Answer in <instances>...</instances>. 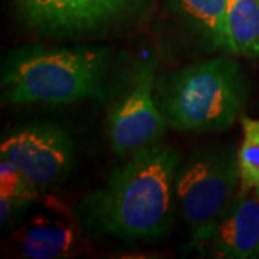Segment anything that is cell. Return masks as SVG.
<instances>
[{"mask_svg": "<svg viewBox=\"0 0 259 259\" xmlns=\"http://www.w3.org/2000/svg\"><path fill=\"white\" fill-rule=\"evenodd\" d=\"M125 158L101 187L79 200L78 222L94 236L127 243L163 239L177 212L175 179L182 154L157 141Z\"/></svg>", "mask_w": 259, "mask_h": 259, "instance_id": "1", "label": "cell"}, {"mask_svg": "<svg viewBox=\"0 0 259 259\" xmlns=\"http://www.w3.org/2000/svg\"><path fill=\"white\" fill-rule=\"evenodd\" d=\"M114 55L107 47L25 45L2 64V101L12 105H68L97 98L110 87Z\"/></svg>", "mask_w": 259, "mask_h": 259, "instance_id": "2", "label": "cell"}, {"mask_svg": "<svg viewBox=\"0 0 259 259\" xmlns=\"http://www.w3.org/2000/svg\"><path fill=\"white\" fill-rule=\"evenodd\" d=\"M232 54H219L157 78L156 100L167 128L223 131L242 115L249 88Z\"/></svg>", "mask_w": 259, "mask_h": 259, "instance_id": "3", "label": "cell"}, {"mask_svg": "<svg viewBox=\"0 0 259 259\" xmlns=\"http://www.w3.org/2000/svg\"><path fill=\"white\" fill-rule=\"evenodd\" d=\"M157 0H13L30 35L56 42H97L130 35L150 18Z\"/></svg>", "mask_w": 259, "mask_h": 259, "instance_id": "4", "label": "cell"}, {"mask_svg": "<svg viewBox=\"0 0 259 259\" xmlns=\"http://www.w3.org/2000/svg\"><path fill=\"white\" fill-rule=\"evenodd\" d=\"M241 173L231 146H204L180 163L175 179L176 210L200 241L238 196Z\"/></svg>", "mask_w": 259, "mask_h": 259, "instance_id": "5", "label": "cell"}, {"mask_svg": "<svg viewBox=\"0 0 259 259\" xmlns=\"http://www.w3.org/2000/svg\"><path fill=\"white\" fill-rule=\"evenodd\" d=\"M158 59H140L122 93L108 110V137L120 157L160 141L167 124L156 100Z\"/></svg>", "mask_w": 259, "mask_h": 259, "instance_id": "6", "label": "cell"}, {"mask_svg": "<svg viewBox=\"0 0 259 259\" xmlns=\"http://www.w3.org/2000/svg\"><path fill=\"white\" fill-rule=\"evenodd\" d=\"M74 156L72 137L52 122L13 130L0 144V160L12 163L40 193L64 182L72 170Z\"/></svg>", "mask_w": 259, "mask_h": 259, "instance_id": "7", "label": "cell"}, {"mask_svg": "<svg viewBox=\"0 0 259 259\" xmlns=\"http://www.w3.org/2000/svg\"><path fill=\"white\" fill-rule=\"evenodd\" d=\"M202 252L214 258H256L259 250V199L239 192L235 200L200 241Z\"/></svg>", "mask_w": 259, "mask_h": 259, "instance_id": "8", "label": "cell"}, {"mask_svg": "<svg viewBox=\"0 0 259 259\" xmlns=\"http://www.w3.org/2000/svg\"><path fill=\"white\" fill-rule=\"evenodd\" d=\"M173 18L197 47L209 54H229L228 0H167Z\"/></svg>", "mask_w": 259, "mask_h": 259, "instance_id": "9", "label": "cell"}, {"mask_svg": "<svg viewBox=\"0 0 259 259\" xmlns=\"http://www.w3.org/2000/svg\"><path fill=\"white\" fill-rule=\"evenodd\" d=\"M15 239L18 253L23 258L59 259L74 255L79 243V231L65 219L35 216Z\"/></svg>", "mask_w": 259, "mask_h": 259, "instance_id": "10", "label": "cell"}, {"mask_svg": "<svg viewBox=\"0 0 259 259\" xmlns=\"http://www.w3.org/2000/svg\"><path fill=\"white\" fill-rule=\"evenodd\" d=\"M228 39L233 56H259V0H228Z\"/></svg>", "mask_w": 259, "mask_h": 259, "instance_id": "11", "label": "cell"}, {"mask_svg": "<svg viewBox=\"0 0 259 259\" xmlns=\"http://www.w3.org/2000/svg\"><path fill=\"white\" fill-rule=\"evenodd\" d=\"M241 147L238 150L241 187L239 192H250L259 185V120L242 117Z\"/></svg>", "mask_w": 259, "mask_h": 259, "instance_id": "12", "label": "cell"}, {"mask_svg": "<svg viewBox=\"0 0 259 259\" xmlns=\"http://www.w3.org/2000/svg\"><path fill=\"white\" fill-rule=\"evenodd\" d=\"M40 192L6 160H0V196L33 202Z\"/></svg>", "mask_w": 259, "mask_h": 259, "instance_id": "13", "label": "cell"}, {"mask_svg": "<svg viewBox=\"0 0 259 259\" xmlns=\"http://www.w3.org/2000/svg\"><path fill=\"white\" fill-rule=\"evenodd\" d=\"M30 203L32 202H28V200L0 196V223H2V226L13 221L19 213L23 212Z\"/></svg>", "mask_w": 259, "mask_h": 259, "instance_id": "14", "label": "cell"}, {"mask_svg": "<svg viewBox=\"0 0 259 259\" xmlns=\"http://www.w3.org/2000/svg\"><path fill=\"white\" fill-rule=\"evenodd\" d=\"M255 194H256V197H258V199H259V185L256 186V187H255Z\"/></svg>", "mask_w": 259, "mask_h": 259, "instance_id": "15", "label": "cell"}, {"mask_svg": "<svg viewBox=\"0 0 259 259\" xmlns=\"http://www.w3.org/2000/svg\"><path fill=\"white\" fill-rule=\"evenodd\" d=\"M256 258H259V250H258V253H256Z\"/></svg>", "mask_w": 259, "mask_h": 259, "instance_id": "16", "label": "cell"}]
</instances>
